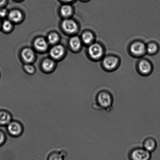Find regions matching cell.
<instances>
[{
  "label": "cell",
  "mask_w": 160,
  "mask_h": 160,
  "mask_svg": "<svg viewBox=\"0 0 160 160\" xmlns=\"http://www.w3.org/2000/svg\"><path fill=\"white\" fill-rule=\"evenodd\" d=\"M114 99L113 95L109 90L106 89L99 91L96 95L92 107L97 110L109 112L113 106Z\"/></svg>",
  "instance_id": "1"
},
{
  "label": "cell",
  "mask_w": 160,
  "mask_h": 160,
  "mask_svg": "<svg viewBox=\"0 0 160 160\" xmlns=\"http://www.w3.org/2000/svg\"><path fill=\"white\" fill-rule=\"evenodd\" d=\"M151 157V153L147 151L143 147L133 148L128 154L130 160H150Z\"/></svg>",
  "instance_id": "2"
},
{
  "label": "cell",
  "mask_w": 160,
  "mask_h": 160,
  "mask_svg": "<svg viewBox=\"0 0 160 160\" xmlns=\"http://www.w3.org/2000/svg\"><path fill=\"white\" fill-rule=\"evenodd\" d=\"M7 128L9 135L13 137H18L21 135L23 131L21 123L17 121H12L7 125Z\"/></svg>",
  "instance_id": "3"
},
{
  "label": "cell",
  "mask_w": 160,
  "mask_h": 160,
  "mask_svg": "<svg viewBox=\"0 0 160 160\" xmlns=\"http://www.w3.org/2000/svg\"><path fill=\"white\" fill-rule=\"evenodd\" d=\"M158 143L156 139L152 137L146 138L142 142V147L150 153L156 150Z\"/></svg>",
  "instance_id": "4"
},
{
  "label": "cell",
  "mask_w": 160,
  "mask_h": 160,
  "mask_svg": "<svg viewBox=\"0 0 160 160\" xmlns=\"http://www.w3.org/2000/svg\"><path fill=\"white\" fill-rule=\"evenodd\" d=\"M88 53L89 55L92 59H98L102 55L103 50L100 45L97 44H94L89 46Z\"/></svg>",
  "instance_id": "5"
},
{
  "label": "cell",
  "mask_w": 160,
  "mask_h": 160,
  "mask_svg": "<svg viewBox=\"0 0 160 160\" xmlns=\"http://www.w3.org/2000/svg\"><path fill=\"white\" fill-rule=\"evenodd\" d=\"M62 29L69 34L76 32L78 29V26L76 22L70 19H66L62 22Z\"/></svg>",
  "instance_id": "6"
},
{
  "label": "cell",
  "mask_w": 160,
  "mask_h": 160,
  "mask_svg": "<svg viewBox=\"0 0 160 160\" xmlns=\"http://www.w3.org/2000/svg\"><path fill=\"white\" fill-rule=\"evenodd\" d=\"M131 52L137 56L143 54L146 51V47L143 43L136 42L132 44L131 48Z\"/></svg>",
  "instance_id": "7"
},
{
  "label": "cell",
  "mask_w": 160,
  "mask_h": 160,
  "mask_svg": "<svg viewBox=\"0 0 160 160\" xmlns=\"http://www.w3.org/2000/svg\"><path fill=\"white\" fill-rule=\"evenodd\" d=\"M64 49L61 45H57L53 47L50 51V54L53 59H57L63 55Z\"/></svg>",
  "instance_id": "8"
},
{
  "label": "cell",
  "mask_w": 160,
  "mask_h": 160,
  "mask_svg": "<svg viewBox=\"0 0 160 160\" xmlns=\"http://www.w3.org/2000/svg\"><path fill=\"white\" fill-rule=\"evenodd\" d=\"M118 62L117 58L109 56L103 59V65L105 68L108 70H112L115 68Z\"/></svg>",
  "instance_id": "9"
},
{
  "label": "cell",
  "mask_w": 160,
  "mask_h": 160,
  "mask_svg": "<svg viewBox=\"0 0 160 160\" xmlns=\"http://www.w3.org/2000/svg\"><path fill=\"white\" fill-rule=\"evenodd\" d=\"M12 119L10 113L6 111H0V126H7Z\"/></svg>",
  "instance_id": "10"
},
{
  "label": "cell",
  "mask_w": 160,
  "mask_h": 160,
  "mask_svg": "<svg viewBox=\"0 0 160 160\" xmlns=\"http://www.w3.org/2000/svg\"><path fill=\"white\" fill-rule=\"evenodd\" d=\"M138 68L139 72L144 75L149 74L152 70L151 64L146 60H142L139 62Z\"/></svg>",
  "instance_id": "11"
},
{
  "label": "cell",
  "mask_w": 160,
  "mask_h": 160,
  "mask_svg": "<svg viewBox=\"0 0 160 160\" xmlns=\"http://www.w3.org/2000/svg\"><path fill=\"white\" fill-rule=\"evenodd\" d=\"M22 56L25 62L30 63L34 60L35 55L32 49L30 48H26L22 51Z\"/></svg>",
  "instance_id": "12"
},
{
  "label": "cell",
  "mask_w": 160,
  "mask_h": 160,
  "mask_svg": "<svg viewBox=\"0 0 160 160\" xmlns=\"http://www.w3.org/2000/svg\"><path fill=\"white\" fill-rule=\"evenodd\" d=\"M34 46L38 51H43L48 49V42L44 39L40 37L36 39L34 41Z\"/></svg>",
  "instance_id": "13"
},
{
  "label": "cell",
  "mask_w": 160,
  "mask_h": 160,
  "mask_svg": "<svg viewBox=\"0 0 160 160\" xmlns=\"http://www.w3.org/2000/svg\"><path fill=\"white\" fill-rule=\"evenodd\" d=\"M8 17L11 21L18 23L22 20V15L19 11L14 10L9 13Z\"/></svg>",
  "instance_id": "14"
},
{
  "label": "cell",
  "mask_w": 160,
  "mask_h": 160,
  "mask_svg": "<svg viewBox=\"0 0 160 160\" xmlns=\"http://www.w3.org/2000/svg\"><path fill=\"white\" fill-rule=\"evenodd\" d=\"M70 45L72 49L75 51L79 49L81 45V40L79 37H74L70 39Z\"/></svg>",
  "instance_id": "15"
},
{
  "label": "cell",
  "mask_w": 160,
  "mask_h": 160,
  "mask_svg": "<svg viewBox=\"0 0 160 160\" xmlns=\"http://www.w3.org/2000/svg\"><path fill=\"white\" fill-rule=\"evenodd\" d=\"M54 62L51 59H47L43 61L42 64V67L45 71H50L52 70L54 67Z\"/></svg>",
  "instance_id": "16"
},
{
  "label": "cell",
  "mask_w": 160,
  "mask_h": 160,
  "mask_svg": "<svg viewBox=\"0 0 160 160\" xmlns=\"http://www.w3.org/2000/svg\"><path fill=\"white\" fill-rule=\"evenodd\" d=\"M64 156L62 153L56 151L50 153L48 160H64Z\"/></svg>",
  "instance_id": "17"
},
{
  "label": "cell",
  "mask_w": 160,
  "mask_h": 160,
  "mask_svg": "<svg viewBox=\"0 0 160 160\" xmlns=\"http://www.w3.org/2000/svg\"><path fill=\"white\" fill-rule=\"evenodd\" d=\"M61 13L63 17H67L69 16L72 14V9L71 6L68 5H65L61 8Z\"/></svg>",
  "instance_id": "18"
},
{
  "label": "cell",
  "mask_w": 160,
  "mask_h": 160,
  "mask_svg": "<svg viewBox=\"0 0 160 160\" xmlns=\"http://www.w3.org/2000/svg\"><path fill=\"white\" fill-rule=\"evenodd\" d=\"M94 37L92 33L89 32L84 33L82 35V40L86 44H89L93 40Z\"/></svg>",
  "instance_id": "19"
},
{
  "label": "cell",
  "mask_w": 160,
  "mask_h": 160,
  "mask_svg": "<svg viewBox=\"0 0 160 160\" xmlns=\"http://www.w3.org/2000/svg\"><path fill=\"white\" fill-rule=\"evenodd\" d=\"M147 50L149 54H154L158 52L159 50V47L157 44L156 43H150L147 47Z\"/></svg>",
  "instance_id": "20"
},
{
  "label": "cell",
  "mask_w": 160,
  "mask_h": 160,
  "mask_svg": "<svg viewBox=\"0 0 160 160\" xmlns=\"http://www.w3.org/2000/svg\"><path fill=\"white\" fill-rule=\"evenodd\" d=\"M48 41L51 44H55L58 42L59 39V36L56 33H52L48 36Z\"/></svg>",
  "instance_id": "21"
},
{
  "label": "cell",
  "mask_w": 160,
  "mask_h": 160,
  "mask_svg": "<svg viewBox=\"0 0 160 160\" xmlns=\"http://www.w3.org/2000/svg\"><path fill=\"white\" fill-rule=\"evenodd\" d=\"M12 25L10 21L8 20H5L4 22L2 24L3 29L6 31H9L12 29Z\"/></svg>",
  "instance_id": "22"
},
{
  "label": "cell",
  "mask_w": 160,
  "mask_h": 160,
  "mask_svg": "<svg viewBox=\"0 0 160 160\" xmlns=\"http://www.w3.org/2000/svg\"><path fill=\"white\" fill-rule=\"evenodd\" d=\"M24 68L27 73L29 74H32L35 71V69L34 67L32 65H29V64H27L24 65Z\"/></svg>",
  "instance_id": "23"
},
{
  "label": "cell",
  "mask_w": 160,
  "mask_h": 160,
  "mask_svg": "<svg viewBox=\"0 0 160 160\" xmlns=\"http://www.w3.org/2000/svg\"><path fill=\"white\" fill-rule=\"evenodd\" d=\"M6 139V136L4 133L0 131V146L4 143Z\"/></svg>",
  "instance_id": "24"
},
{
  "label": "cell",
  "mask_w": 160,
  "mask_h": 160,
  "mask_svg": "<svg viewBox=\"0 0 160 160\" xmlns=\"http://www.w3.org/2000/svg\"><path fill=\"white\" fill-rule=\"evenodd\" d=\"M7 14V10L5 9H0V17H4Z\"/></svg>",
  "instance_id": "25"
},
{
  "label": "cell",
  "mask_w": 160,
  "mask_h": 160,
  "mask_svg": "<svg viewBox=\"0 0 160 160\" xmlns=\"http://www.w3.org/2000/svg\"><path fill=\"white\" fill-rule=\"evenodd\" d=\"M6 2V0H0V8L4 5Z\"/></svg>",
  "instance_id": "26"
},
{
  "label": "cell",
  "mask_w": 160,
  "mask_h": 160,
  "mask_svg": "<svg viewBox=\"0 0 160 160\" xmlns=\"http://www.w3.org/2000/svg\"><path fill=\"white\" fill-rule=\"evenodd\" d=\"M62 1L66 2H69L73 1V0H62Z\"/></svg>",
  "instance_id": "27"
},
{
  "label": "cell",
  "mask_w": 160,
  "mask_h": 160,
  "mask_svg": "<svg viewBox=\"0 0 160 160\" xmlns=\"http://www.w3.org/2000/svg\"><path fill=\"white\" fill-rule=\"evenodd\" d=\"M0 26H1V22H0Z\"/></svg>",
  "instance_id": "28"
},
{
  "label": "cell",
  "mask_w": 160,
  "mask_h": 160,
  "mask_svg": "<svg viewBox=\"0 0 160 160\" xmlns=\"http://www.w3.org/2000/svg\"><path fill=\"white\" fill-rule=\"evenodd\" d=\"M84 1H86V0H84Z\"/></svg>",
  "instance_id": "29"
}]
</instances>
